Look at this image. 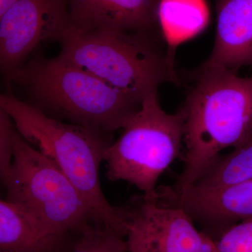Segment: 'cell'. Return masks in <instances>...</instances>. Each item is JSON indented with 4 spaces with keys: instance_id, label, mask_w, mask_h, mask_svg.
Listing matches in <instances>:
<instances>
[{
    "instance_id": "5bb4252c",
    "label": "cell",
    "mask_w": 252,
    "mask_h": 252,
    "mask_svg": "<svg viewBox=\"0 0 252 252\" xmlns=\"http://www.w3.org/2000/svg\"><path fill=\"white\" fill-rule=\"evenodd\" d=\"M252 180V134L243 144L220 155L190 187L211 189Z\"/></svg>"
},
{
    "instance_id": "8992f818",
    "label": "cell",
    "mask_w": 252,
    "mask_h": 252,
    "mask_svg": "<svg viewBox=\"0 0 252 252\" xmlns=\"http://www.w3.org/2000/svg\"><path fill=\"white\" fill-rule=\"evenodd\" d=\"M12 165L3 182L5 200L18 204L48 229L77 235L97 224L90 207L52 160L12 130Z\"/></svg>"
},
{
    "instance_id": "52a82bcc",
    "label": "cell",
    "mask_w": 252,
    "mask_h": 252,
    "mask_svg": "<svg viewBox=\"0 0 252 252\" xmlns=\"http://www.w3.org/2000/svg\"><path fill=\"white\" fill-rule=\"evenodd\" d=\"M119 210L129 252H220L213 238L199 231L180 207L142 195Z\"/></svg>"
},
{
    "instance_id": "3957f363",
    "label": "cell",
    "mask_w": 252,
    "mask_h": 252,
    "mask_svg": "<svg viewBox=\"0 0 252 252\" xmlns=\"http://www.w3.org/2000/svg\"><path fill=\"white\" fill-rule=\"evenodd\" d=\"M9 81L22 86L32 105L62 122L112 133L124 128L143 99L118 90L61 56H34Z\"/></svg>"
},
{
    "instance_id": "e0dca14e",
    "label": "cell",
    "mask_w": 252,
    "mask_h": 252,
    "mask_svg": "<svg viewBox=\"0 0 252 252\" xmlns=\"http://www.w3.org/2000/svg\"><path fill=\"white\" fill-rule=\"evenodd\" d=\"M14 124L4 109L0 108V176L1 182L7 178L12 165V130Z\"/></svg>"
},
{
    "instance_id": "30bf717a",
    "label": "cell",
    "mask_w": 252,
    "mask_h": 252,
    "mask_svg": "<svg viewBox=\"0 0 252 252\" xmlns=\"http://www.w3.org/2000/svg\"><path fill=\"white\" fill-rule=\"evenodd\" d=\"M161 0H68L78 31L117 30L156 34Z\"/></svg>"
},
{
    "instance_id": "7a4b0ae2",
    "label": "cell",
    "mask_w": 252,
    "mask_h": 252,
    "mask_svg": "<svg viewBox=\"0 0 252 252\" xmlns=\"http://www.w3.org/2000/svg\"><path fill=\"white\" fill-rule=\"evenodd\" d=\"M0 108L9 114L23 138L52 160L72 182L90 207L96 223L126 237L119 207L106 198L99 180L104 154L114 141L112 133L50 117L10 91L0 95Z\"/></svg>"
},
{
    "instance_id": "9c48e42d",
    "label": "cell",
    "mask_w": 252,
    "mask_h": 252,
    "mask_svg": "<svg viewBox=\"0 0 252 252\" xmlns=\"http://www.w3.org/2000/svg\"><path fill=\"white\" fill-rule=\"evenodd\" d=\"M157 199L165 205L180 207L193 222L220 234L252 217V180L216 189L189 187L180 192L163 186L158 188Z\"/></svg>"
},
{
    "instance_id": "9a60e30c",
    "label": "cell",
    "mask_w": 252,
    "mask_h": 252,
    "mask_svg": "<svg viewBox=\"0 0 252 252\" xmlns=\"http://www.w3.org/2000/svg\"><path fill=\"white\" fill-rule=\"evenodd\" d=\"M72 252H129L126 237L104 225L91 224L78 233Z\"/></svg>"
},
{
    "instance_id": "2e32d148",
    "label": "cell",
    "mask_w": 252,
    "mask_h": 252,
    "mask_svg": "<svg viewBox=\"0 0 252 252\" xmlns=\"http://www.w3.org/2000/svg\"><path fill=\"white\" fill-rule=\"evenodd\" d=\"M213 240L220 252H252V217L230 225Z\"/></svg>"
},
{
    "instance_id": "ac0fdd59",
    "label": "cell",
    "mask_w": 252,
    "mask_h": 252,
    "mask_svg": "<svg viewBox=\"0 0 252 252\" xmlns=\"http://www.w3.org/2000/svg\"><path fill=\"white\" fill-rule=\"evenodd\" d=\"M16 1L17 0H0V15L2 14Z\"/></svg>"
},
{
    "instance_id": "5b68a950",
    "label": "cell",
    "mask_w": 252,
    "mask_h": 252,
    "mask_svg": "<svg viewBox=\"0 0 252 252\" xmlns=\"http://www.w3.org/2000/svg\"><path fill=\"white\" fill-rule=\"evenodd\" d=\"M122 130L104 154L107 179L127 182L153 198L158 181L185 143L183 114L164 111L154 91L144 96L140 110Z\"/></svg>"
},
{
    "instance_id": "8fae6325",
    "label": "cell",
    "mask_w": 252,
    "mask_h": 252,
    "mask_svg": "<svg viewBox=\"0 0 252 252\" xmlns=\"http://www.w3.org/2000/svg\"><path fill=\"white\" fill-rule=\"evenodd\" d=\"M215 1L216 37L203 66L234 72L252 67V0Z\"/></svg>"
},
{
    "instance_id": "ba28073f",
    "label": "cell",
    "mask_w": 252,
    "mask_h": 252,
    "mask_svg": "<svg viewBox=\"0 0 252 252\" xmlns=\"http://www.w3.org/2000/svg\"><path fill=\"white\" fill-rule=\"evenodd\" d=\"M68 0H17L0 15V68L7 78L42 41H61L72 28Z\"/></svg>"
},
{
    "instance_id": "7c38bea8",
    "label": "cell",
    "mask_w": 252,
    "mask_h": 252,
    "mask_svg": "<svg viewBox=\"0 0 252 252\" xmlns=\"http://www.w3.org/2000/svg\"><path fill=\"white\" fill-rule=\"evenodd\" d=\"M77 235L51 231L21 205L0 201V252H72Z\"/></svg>"
},
{
    "instance_id": "277c9868",
    "label": "cell",
    "mask_w": 252,
    "mask_h": 252,
    "mask_svg": "<svg viewBox=\"0 0 252 252\" xmlns=\"http://www.w3.org/2000/svg\"><path fill=\"white\" fill-rule=\"evenodd\" d=\"M156 34L73 28L60 41L59 56L118 90L143 99L167 81L177 83L170 56Z\"/></svg>"
},
{
    "instance_id": "6da1fadb",
    "label": "cell",
    "mask_w": 252,
    "mask_h": 252,
    "mask_svg": "<svg viewBox=\"0 0 252 252\" xmlns=\"http://www.w3.org/2000/svg\"><path fill=\"white\" fill-rule=\"evenodd\" d=\"M185 165L167 188L180 192L198 180L220 152L234 149L252 134V75L201 66L184 107Z\"/></svg>"
},
{
    "instance_id": "4fadbf2b",
    "label": "cell",
    "mask_w": 252,
    "mask_h": 252,
    "mask_svg": "<svg viewBox=\"0 0 252 252\" xmlns=\"http://www.w3.org/2000/svg\"><path fill=\"white\" fill-rule=\"evenodd\" d=\"M158 16L162 34L169 41L202 31L209 14L205 0H161Z\"/></svg>"
}]
</instances>
